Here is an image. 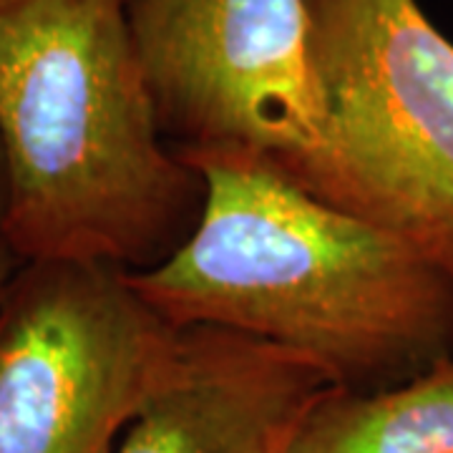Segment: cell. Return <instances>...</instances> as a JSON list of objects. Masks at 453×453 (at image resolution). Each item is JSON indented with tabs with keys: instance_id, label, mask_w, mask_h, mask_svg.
<instances>
[{
	"instance_id": "obj_1",
	"label": "cell",
	"mask_w": 453,
	"mask_h": 453,
	"mask_svg": "<svg viewBox=\"0 0 453 453\" xmlns=\"http://www.w3.org/2000/svg\"><path fill=\"white\" fill-rule=\"evenodd\" d=\"M204 179L192 234L129 282L174 327H225L378 393L453 360V270L390 226L240 157L181 159Z\"/></svg>"
},
{
	"instance_id": "obj_2",
	"label": "cell",
	"mask_w": 453,
	"mask_h": 453,
	"mask_svg": "<svg viewBox=\"0 0 453 453\" xmlns=\"http://www.w3.org/2000/svg\"><path fill=\"white\" fill-rule=\"evenodd\" d=\"M0 139L20 262L142 273L199 222L204 179L164 142L129 0H0Z\"/></svg>"
},
{
	"instance_id": "obj_3",
	"label": "cell",
	"mask_w": 453,
	"mask_h": 453,
	"mask_svg": "<svg viewBox=\"0 0 453 453\" xmlns=\"http://www.w3.org/2000/svg\"><path fill=\"white\" fill-rule=\"evenodd\" d=\"M129 26L177 159L240 157L371 219L315 73L308 0H129Z\"/></svg>"
},
{
	"instance_id": "obj_4",
	"label": "cell",
	"mask_w": 453,
	"mask_h": 453,
	"mask_svg": "<svg viewBox=\"0 0 453 453\" xmlns=\"http://www.w3.org/2000/svg\"><path fill=\"white\" fill-rule=\"evenodd\" d=\"M179 353L129 270L23 262L0 295V453H113Z\"/></svg>"
},
{
	"instance_id": "obj_5",
	"label": "cell",
	"mask_w": 453,
	"mask_h": 453,
	"mask_svg": "<svg viewBox=\"0 0 453 453\" xmlns=\"http://www.w3.org/2000/svg\"><path fill=\"white\" fill-rule=\"evenodd\" d=\"M325 106L372 222L453 270V43L418 0H308Z\"/></svg>"
},
{
	"instance_id": "obj_6",
	"label": "cell",
	"mask_w": 453,
	"mask_h": 453,
	"mask_svg": "<svg viewBox=\"0 0 453 453\" xmlns=\"http://www.w3.org/2000/svg\"><path fill=\"white\" fill-rule=\"evenodd\" d=\"M318 360L210 325L181 327V353L113 453H288L323 393Z\"/></svg>"
},
{
	"instance_id": "obj_7",
	"label": "cell",
	"mask_w": 453,
	"mask_h": 453,
	"mask_svg": "<svg viewBox=\"0 0 453 453\" xmlns=\"http://www.w3.org/2000/svg\"><path fill=\"white\" fill-rule=\"evenodd\" d=\"M288 453H453V360L378 393L330 388Z\"/></svg>"
},
{
	"instance_id": "obj_8",
	"label": "cell",
	"mask_w": 453,
	"mask_h": 453,
	"mask_svg": "<svg viewBox=\"0 0 453 453\" xmlns=\"http://www.w3.org/2000/svg\"><path fill=\"white\" fill-rule=\"evenodd\" d=\"M8 204H11V179H8L5 149H3V139H0V240H3V229H5Z\"/></svg>"
},
{
	"instance_id": "obj_9",
	"label": "cell",
	"mask_w": 453,
	"mask_h": 453,
	"mask_svg": "<svg viewBox=\"0 0 453 453\" xmlns=\"http://www.w3.org/2000/svg\"><path fill=\"white\" fill-rule=\"evenodd\" d=\"M20 265H23L20 257H18L16 252L8 247L5 240H0V295H3V290H5V285L11 282V277L16 275Z\"/></svg>"
}]
</instances>
